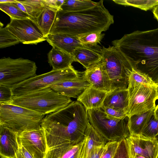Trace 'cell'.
Masks as SVG:
<instances>
[{
    "mask_svg": "<svg viewBox=\"0 0 158 158\" xmlns=\"http://www.w3.org/2000/svg\"><path fill=\"white\" fill-rule=\"evenodd\" d=\"M89 122L87 111L77 101L46 115L41 126L52 144L58 145L71 143L75 145L84 139Z\"/></svg>",
    "mask_w": 158,
    "mask_h": 158,
    "instance_id": "cell-1",
    "label": "cell"
},
{
    "mask_svg": "<svg viewBox=\"0 0 158 158\" xmlns=\"http://www.w3.org/2000/svg\"><path fill=\"white\" fill-rule=\"evenodd\" d=\"M112 43L131 60L135 69L158 84V28L136 31Z\"/></svg>",
    "mask_w": 158,
    "mask_h": 158,
    "instance_id": "cell-2",
    "label": "cell"
},
{
    "mask_svg": "<svg viewBox=\"0 0 158 158\" xmlns=\"http://www.w3.org/2000/svg\"><path fill=\"white\" fill-rule=\"evenodd\" d=\"M114 23L113 16L101 0L94 7L83 10L58 11L49 34L78 37L93 32L106 31Z\"/></svg>",
    "mask_w": 158,
    "mask_h": 158,
    "instance_id": "cell-3",
    "label": "cell"
},
{
    "mask_svg": "<svg viewBox=\"0 0 158 158\" xmlns=\"http://www.w3.org/2000/svg\"><path fill=\"white\" fill-rule=\"evenodd\" d=\"M70 98L48 87L19 96L13 95L11 103L47 115L67 106Z\"/></svg>",
    "mask_w": 158,
    "mask_h": 158,
    "instance_id": "cell-4",
    "label": "cell"
},
{
    "mask_svg": "<svg viewBox=\"0 0 158 158\" xmlns=\"http://www.w3.org/2000/svg\"><path fill=\"white\" fill-rule=\"evenodd\" d=\"M102 52V60L111 83V90L127 89L129 76L135 69L131 60L114 46L103 47Z\"/></svg>",
    "mask_w": 158,
    "mask_h": 158,
    "instance_id": "cell-5",
    "label": "cell"
},
{
    "mask_svg": "<svg viewBox=\"0 0 158 158\" xmlns=\"http://www.w3.org/2000/svg\"><path fill=\"white\" fill-rule=\"evenodd\" d=\"M45 116L10 102L0 104V125L18 133L41 126Z\"/></svg>",
    "mask_w": 158,
    "mask_h": 158,
    "instance_id": "cell-6",
    "label": "cell"
},
{
    "mask_svg": "<svg viewBox=\"0 0 158 158\" xmlns=\"http://www.w3.org/2000/svg\"><path fill=\"white\" fill-rule=\"evenodd\" d=\"M87 114L90 124L106 142H120L130 135L128 117L122 119L114 118L101 108L89 110Z\"/></svg>",
    "mask_w": 158,
    "mask_h": 158,
    "instance_id": "cell-7",
    "label": "cell"
},
{
    "mask_svg": "<svg viewBox=\"0 0 158 158\" xmlns=\"http://www.w3.org/2000/svg\"><path fill=\"white\" fill-rule=\"evenodd\" d=\"M37 69L35 62L28 59L4 57L0 59V85L12 88L36 76Z\"/></svg>",
    "mask_w": 158,
    "mask_h": 158,
    "instance_id": "cell-8",
    "label": "cell"
},
{
    "mask_svg": "<svg viewBox=\"0 0 158 158\" xmlns=\"http://www.w3.org/2000/svg\"><path fill=\"white\" fill-rule=\"evenodd\" d=\"M80 76L72 65L63 69H52L50 72L27 80L15 86L11 89L13 95H20L50 87L56 83L72 80Z\"/></svg>",
    "mask_w": 158,
    "mask_h": 158,
    "instance_id": "cell-9",
    "label": "cell"
},
{
    "mask_svg": "<svg viewBox=\"0 0 158 158\" xmlns=\"http://www.w3.org/2000/svg\"><path fill=\"white\" fill-rule=\"evenodd\" d=\"M128 117L152 110L158 99V84L149 85L129 81Z\"/></svg>",
    "mask_w": 158,
    "mask_h": 158,
    "instance_id": "cell-10",
    "label": "cell"
},
{
    "mask_svg": "<svg viewBox=\"0 0 158 158\" xmlns=\"http://www.w3.org/2000/svg\"><path fill=\"white\" fill-rule=\"evenodd\" d=\"M10 19L6 26L20 42L24 44H36L46 40L37 23L31 18Z\"/></svg>",
    "mask_w": 158,
    "mask_h": 158,
    "instance_id": "cell-11",
    "label": "cell"
},
{
    "mask_svg": "<svg viewBox=\"0 0 158 158\" xmlns=\"http://www.w3.org/2000/svg\"><path fill=\"white\" fill-rule=\"evenodd\" d=\"M18 141L34 158H46L48 148L44 128L26 130L17 135Z\"/></svg>",
    "mask_w": 158,
    "mask_h": 158,
    "instance_id": "cell-12",
    "label": "cell"
},
{
    "mask_svg": "<svg viewBox=\"0 0 158 158\" xmlns=\"http://www.w3.org/2000/svg\"><path fill=\"white\" fill-rule=\"evenodd\" d=\"M129 152L145 158H158V138L130 135L126 139Z\"/></svg>",
    "mask_w": 158,
    "mask_h": 158,
    "instance_id": "cell-13",
    "label": "cell"
},
{
    "mask_svg": "<svg viewBox=\"0 0 158 158\" xmlns=\"http://www.w3.org/2000/svg\"><path fill=\"white\" fill-rule=\"evenodd\" d=\"M83 74L93 87L108 92L111 90V83L102 60L86 69Z\"/></svg>",
    "mask_w": 158,
    "mask_h": 158,
    "instance_id": "cell-14",
    "label": "cell"
},
{
    "mask_svg": "<svg viewBox=\"0 0 158 158\" xmlns=\"http://www.w3.org/2000/svg\"><path fill=\"white\" fill-rule=\"evenodd\" d=\"M90 85L82 74L72 80L56 83L50 87L63 96L70 98H77L86 88Z\"/></svg>",
    "mask_w": 158,
    "mask_h": 158,
    "instance_id": "cell-15",
    "label": "cell"
},
{
    "mask_svg": "<svg viewBox=\"0 0 158 158\" xmlns=\"http://www.w3.org/2000/svg\"><path fill=\"white\" fill-rule=\"evenodd\" d=\"M18 133L0 125V156L1 158H16L19 149Z\"/></svg>",
    "mask_w": 158,
    "mask_h": 158,
    "instance_id": "cell-16",
    "label": "cell"
},
{
    "mask_svg": "<svg viewBox=\"0 0 158 158\" xmlns=\"http://www.w3.org/2000/svg\"><path fill=\"white\" fill-rule=\"evenodd\" d=\"M102 48L99 45L77 47L74 50L72 56L75 61L79 63L87 69L102 60Z\"/></svg>",
    "mask_w": 158,
    "mask_h": 158,
    "instance_id": "cell-17",
    "label": "cell"
},
{
    "mask_svg": "<svg viewBox=\"0 0 158 158\" xmlns=\"http://www.w3.org/2000/svg\"><path fill=\"white\" fill-rule=\"evenodd\" d=\"M46 41L52 47H55L73 55L76 48L85 46L82 44L77 37L62 34H49Z\"/></svg>",
    "mask_w": 158,
    "mask_h": 158,
    "instance_id": "cell-18",
    "label": "cell"
},
{
    "mask_svg": "<svg viewBox=\"0 0 158 158\" xmlns=\"http://www.w3.org/2000/svg\"><path fill=\"white\" fill-rule=\"evenodd\" d=\"M108 93L90 86L78 97L77 101L81 103L87 111L101 108Z\"/></svg>",
    "mask_w": 158,
    "mask_h": 158,
    "instance_id": "cell-19",
    "label": "cell"
},
{
    "mask_svg": "<svg viewBox=\"0 0 158 158\" xmlns=\"http://www.w3.org/2000/svg\"><path fill=\"white\" fill-rule=\"evenodd\" d=\"M128 104L127 89H118L107 93L103 106L123 112L127 114Z\"/></svg>",
    "mask_w": 158,
    "mask_h": 158,
    "instance_id": "cell-20",
    "label": "cell"
},
{
    "mask_svg": "<svg viewBox=\"0 0 158 158\" xmlns=\"http://www.w3.org/2000/svg\"><path fill=\"white\" fill-rule=\"evenodd\" d=\"M48 57V63L54 70L67 68L75 61L72 55L55 47L49 52Z\"/></svg>",
    "mask_w": 158,
    "mask_h": 158,
    "instance_id": "cell-21",
    "label": "cell"
},
{
    "mask_svg": "<svg viewBox=\"0 0 158 158\" xmlns=\"http://www.w3.org/2000/svg\"><path fill=\"white\" fill-rule=\"evenodd\" d=\"M154 110L132 115L129 117L128 126L130 135H140L154 114Z\"/></svg>",
    "mask_w": 158,
    "mask_h": 158,
    "instance_id": "cell-22",
    "label": "cell"
},
{
    "mask_svg": "<svg viewBox=\"0 0 158 158\" xmlns=\"http://www.w3.org/2000/svg\"><path fill=\"white\" fill-rule=\"evenodd\" d=\"M59 10L45 5L37 19L36 23L46 37L50 33Z\"/></svg>",
    "mask_w": 158,
    "mask_h": 158,
    "instance_id": "cell-23",
    "label": "cell"
},
{
    "mask_svg": "<svg viewBox=\"0 0 158 158\" xmlns=\"http://www.w3.org/2000/svg\"><path fill=\"white\" fill-rule=\"evenodd\" d=\"M84 138L76 144L71 143L59 145L48 150L46 158H69L83 145Z\"/></svg>",
    "mask_w": 158,
    "mask_h": 158,
    "instance_id": "cell-24",
    "label": "cell"
},
{
    "mask_svg": "<svg viewBox=\"0 0 158 158\" xmlns=\"http://www.w3.org/2000/svg\"><path fill=\"white\" fill-rule=\"evenodd\" d=\"M97 2L90 0H65L61 9L64 12L80 11L94 7Z\"/></svg>",
    "mask_w": 158,
    "mask_h": 158,
    "instance_id": "cell-25",
    "label": "cell"
},
{
    "mask_svg": "<svg viewBox=\"0 0 158 158\" xmlns=\"http://www.w3.org/2000/svg\"><path fill=\"white\" fill-rule=\"evenodd\" d=\"M115 3L125 6H132L147 11L158 5V0H113Z\"/></svg>",
    "mask_w": 158,
    "mask_h": 158,
    "instance_id": "cell-26",
    "label": "cell"
},
{
    "mask_svg": "<svg viewBox=\"0 0 158 158\" xmlns=\"http://www.w3.org/2000/svg\"><path fill=\"white\" fill-rule=\"evenodd\" d=\"M0 9L11 19H20L31 18L29 15L22 11L12 3H0Z\"/></svg>",
    "mask_w": 158,
    "mask_h": 158,
    "instance_id": "cell-27",
    "label": "cell"
},
{
    "mask_svg": "<svg viewBox=\"0 0 158 158\" xmlns=\"http://www.w3.org/2000/svg\"><path fill=\"white\" fill-rule=\"evenodd\" d=\"M20 42L6 26L0 28V48H2L19 44Z\"/></svg>",
    "mask_w": 158,
    "mask_h": 158,
    "instance_id": "cell-28",
    "label": "cell"
},
{
    "mask_svg": "<svg viewBox=\"0 0 158 158\" xmlns=\"http://www.w3.org/2000/svg\"><path fill=\"white\" fill-rule=\"evenodd\" d=\"M105 35L102 32H94L77 37L81 43L84 45L97 46L98 45V44L100 43Z\"/></svg>",
    "mask_w": 158,
    "mask_h": 158,
    "instance_id": "cell-29",
    "label": "cell"
},
{
    "mask_svg": "<svg viewBox=\"0 0 158 158\" xmlns=\"http://www.w3.org/2000/svg\"><path fill=\"white\" fill-rule=\"evenodd\" d=\"M142 135L150 138H154L158 135V119L153 115L144 129Z\"/></svg>",
    "mask_w": 158,
    "mask_h": 158,
    "instance_id": "cell-30",
    "label": "cell"
},
{
    "mask_svg": "<svg viewBox=\"0 0 158 158\" xmlns=\"http://www.w3.org/2000/svg\"><path fill=\"white\" fill-rule=\"evenodd\" d=\"M129 81L149 85L157 84L148 75L135 69H133L129 76Z\"/></svg>",
    "mask_w": 158,
    "mask_h": 158,
    "instance_id": "cell-31",
    "label": "cell"
},
{
    "mask_svg": "<svg viewBox=\"0 0 158 158\" xmlns=\"http://www.w3.org/2000/svg\"><path fill=\"white\" fill-rule=\"evenodd\" d=\"M119 142L113 141L106 142L100 158H113L117 152Z\"/></svg>",
    "mask_w": 158,
    "mask_h": 158,
    "instance_id": "cell-32",
    "label": "cell"
},
{
    "mask_svg": "<svg viewBox=\"0 0 158 158\" xmlns=\"http://www.w3.org/2000/svg\"><path fill=\"white\" fill-rule=\"evenodd\" d=\"M13 96L11 88L0 85V104L10 102Z\"/></svg>",
    "mask_w": 158,
    "mask_h": 158,
    "instance_id": "cell-33",
    "label": "cell"
},
{
    "mask_svg": "<svg viewBox=\"0 0 158 158\" xmlns=\"http://www.w3.org/2000/svg\"><path fill=\"white\" fill-rule=\"evenodd\" d=\"M113 158H130L126 139L120 141L116 153Z\"/></svg>",
    "mask_w": 158,
    "mask_h": 158,
    "instance_id": "cell-34",
    "label": "cell"
},
{
    "mask_svg": "<svg viewBox=\"0 0 158 158\" xmlns=\"http://www.w3.org/2000/svg\"><path fill=\"white\" fill-rule=\"evenodd\" d=\"M101 109L107 115L114 118L122 119L125 118L127 117H128L125 113L109 107L102 106Z\"/></svg>",
    "mask_w": 158,
    "mask_h": 158,
    "instance_id": "cell-35",
    "label": "cell"
},
{
    "mask_svg": "<svg viewBox=\"0 0 158 158\" xmlns=\"http://www.w3.org/2000/svg\"><path fill=\"white\" fill-rule=\"evenodd\" d=\"M65 0H44L45 5H47L58 10H61V7Z\"/></svg>",
    "mask_w": 158,
    "mask_h": 158,
    "instance_id": "cell-36",
    "label": "cell"
},
{
    "mask_svg": "<svg viewBox=\"0 0 158 158\" xmlns=\"http://www.w3.org/2000/svg\"><path fill=\"white\" fill-rule=\"evenodd\" d=\"M16 156V158H34L22 145L19 144V148Z\"/></svg>",
    "mask_w": 158,
    "mask_h": 158,
    "instance_id": "cell-37",
    "label": "cell"
},
{
    "mask_svg": "<svg viewBox=\"0 0 158 158\" xmlns=\"http://www.w3.org/2000/svg\"><path fill=\"white\" fill-rule=\"evenodd\" d=\"M152 12L154 18L158 22V5L153 9Z\"/></svg>",
    "mask_w": 158,
    "mask_h": 158,
    "instance_id": "cell-38",
    "label": "cell"
},
{
    "mask_svg": "<svg viewBox=\"0 0 158 158\" xmlns=\"http://www.w3.org/2000/svg\"><path fill=\"white\" fill-rule=\"evenodd\" d=\"M129 154L130 158H145V157L137 154L131 153L129 152Z\"/></svg>",
    "mask_w": 158,
    "mask_h": 158,
    "instance_id": "cell-39",
    "label": "cell"
},
{
    "mask_svg": "<svg viewBox=\"0 0 158 158\" xmlns=\"http://www.w3.org/2000/svg\"><path fill=\"white\" fill-rule=\"evenodd\" d=\"M154 114L155 118L158 119V104L156 106L154 110Z\"/></svg>",
    "mask_w": 158,
    "mask_h": 158,
    "instance_id": "cell-40",
    "label": "cell"
},
{
    "mask_svg": "<svg viewBox=\"0 0 158 158\" xmlns=\"http://www.w3.org/2000/svg\"><path fill=\"white\" fill-rule=\"evenodd\" d=\"M16 2V0H0V3H13Z\"/></svg>",
    "mask_w": 158,
    "mask_h": 158,
    "instance_id": "cell-41",
    "label": "cell"
},
{
    "mask_svg": "<svg viewBox=\"0 0 158 158\" xmlns=\"http://www.w3.org/2000/svg\"><path fill=\"white\" fill-rule=\"evenodd\" d=\"M3 26V24L1 22H0V28H3L2 27Z\"/></svg>",
    "mask_w": 158,
    "mask_h": 158,
    "instance_id": "cell-42",
    "label": "cell"
},
{
    "mask_svg": "<svg viewBox=\"0 0 158 158\" xmlns=\"http://www.w3.org/2000/svg\"></svg>",
    "mask_w": 158,
    "mask_h": 158,
    "instance_id": "cell-43",
    "label": "cell"
}]
</instances>
